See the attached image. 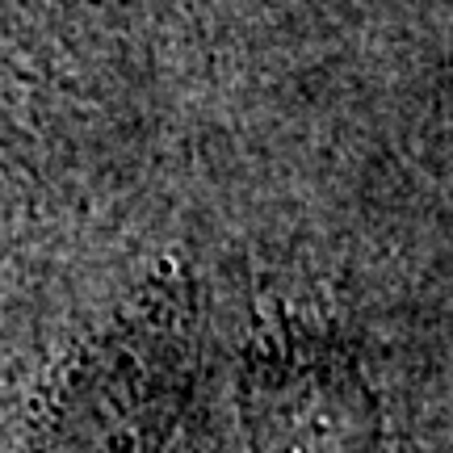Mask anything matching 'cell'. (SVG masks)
I'll return each instance as SVG.
<instances>
[{"label":"cell","instance_id":"cell-1","mask_svg":"<svg viewBox=\"0 0 453 453\" xmlns=\"http://www.w3.org/2000/svg\"><path fill=\"white\" fill-rule=\"evenodd\" d=\"M240 416L252 453H378L387 407L332 336L277 332L243 353Z\"/></svg>","mask_w":453,"mask_h":453}]
</instances>
